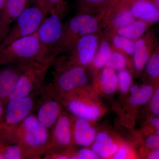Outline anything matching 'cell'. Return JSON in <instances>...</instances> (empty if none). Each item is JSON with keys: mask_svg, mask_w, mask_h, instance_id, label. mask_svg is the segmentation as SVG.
<instances>
[{"mask_svg": "<svg viewBox=\"0 0 159 159\" xmlns=\"http://www.w3.org/2000/svg\"><path fill=\"white\" fill-rule=\"evenodd\" d=\"M65 8L60 7L51 11L38 30L40 48L38 61L52 65L57 56L64 28L63 16Z\"/></svg>", "mask_w": 159, "mask_h": 159, "instance_id": "1", "label": "cell"}, {"mask_svg": "<svg viewBox=\"0 0 159 159\" xmlns=\"http://www.w3.org/2000/svg\"><path fill=\"white\" fill-rule=\"evenodd\" d=\"M19 135L20 145L28 158L39 157L48 149L51 140L49 130L34 115L30 114L21 122Z\"/></svg>", "mask_w": 159, "mask_h": 159, "instance_id": "2", "label": "cell"}, {"mask_svg": "<svg viewBox=\"0 0 159 159\" xmlns=\"http://www.w3.org/2000/svg\"><path fill=\"white\" fill-rule=\"evenodd\" d=\"M99 17L88 13H77L64 24L62 40L57 56L68 52L80 38L99 32L100 25Z\"/></svg>", "mask_w": 159, "mask_h": 159, "instance_id": "3", "label": "cell"}, {"mask_svg": "<svg viewBox=\"0 0 159 159\" xmlns=\"http://www.w3.org/2000/svg\"><path fill=\"white\" fill-rule=\"evenodd\" d=\"M40 45L37 32L19 39L5 47H0V65L26 64L38 60Z\"/></svg>", "mask_w": 159, "mask_h": 159, "instance_id": "4", "label": "cell"}, {"mask_svg": "<svg viewBox=\"0 0 159 159\" xmlns=\"http://www.w3.org/2000/svg\"><path fill=\"white\" fill-rule=\"evenodd\" d=\"M51 64L35 61L24 64L22 74L8 100L23 98L42 89L46 74Z\"/></svg>", "mask_w": 159, "mask_h": 159, "instance_id": "5", "label": "cell"}, {"mask_svg": "<svg viewBox=\"0 0 159 159\" xmlns=\"http://www.w3.org/2000/svg\"><path fill=\"white\" fill-rule=\"evenodd\" d=\"M85 67L55 64L51 89L59 98L85 86L89 81Z\"/></svg>", "mask_w": 159, "mask_h": 159, "instance_id": "6", "label": "cell"}, {"mask_svg": "<svg viewBox=\"0 0 159 159\" xmlns=\"http://www.w3.org/2000/svg\"><path fill=\"white\" fill-rule=\"evenodd\" d=\"M46 16L44 10L39 6L26 8L0 43V47H5L19 39L37 32Z\"/></svg>", "mask_w": 159, "mask_h": 159, "instance_id": "7", "label": "cell"}, {"mask_svg": "<svg viewBox=\"0 0 159 159\" xmlns=\"http://www.w3.org/2000/svg\"><path fill=\"white\" fill-rule=\"evenodd\" d=\"M99 43V35L98 33L83 36L66 52L69 53L68 57H60L57 61L65 66L86 67L92 64Z\"/></svg>", "mask_w": 159, "mask_h": 159, "instance_id": "8", "label": "cell"}, {"mask_svg": "<svg viewBox=\"0 0 159 159\" xmlns=\"http://www.w3.org/2000/svg\"><path fill=\"white\" fill-rule=\"evenodd\" d=\"M72 132L70 119L61 112L53 129L51 143L47 152L53 155L52 158L62 159L61 150L70 145Z\"/></svg>", "mask_w": 159, "mask_h": 159, "instance_id": "9", "label": "cell"}, {"mask_svg": "<svg viewBox=\"0 0 159 159\" xmlns=\"http://www.w3.org/2000/svg\"><path fill=\"white\" fill-rule=\"evenodd\" d=\"M49 87L51 96L41 102L36 116L40 124L48 130L54 127L62 112L59 98L52 90L51 86Z\"/></svg>", "mask_w": 159, "mask_h": 159, "instance_id": "10", "label": "cell"}, {"mask_svg": "<svg viewBox=\"0 0 159 159\" xmlns=\"http://www.w3.org/2000/svg\"><path fill=\"white\" fill-rule=\"evenodd\" d=\"M28 0H6L0 11V43L27 6Z\"/></svg>", "mask_w": 159, "mask_h": 159, "instance_id": "11", "label": "cell"}, {"mask_svg": "<svg viewBox=\"0 0 159 159\" xmlns=\"http://www.w3.org/2000/svg\"><path fill=\"white\" fill-rule=\"evenodd\" d=\"M34 105V99L31 95L9 100L5 114L6 124L13 125L21 123L31 114Z\"/></svg>", "mask_w": 159, "mask_h": 159, "instance_id": "12", "label": "cell"}, {"mask_svg": "<svg viewBox=\"0 0 159 159\" xmlns=\"http://www.w3.org/2000/svg\"><path fill=\"white\" fill-rule=\"evenodd\" d=\"M60 101L66 106L70 112L80 119L93 121L98 119L100 116V111L98 107L80 99L62 97L60 98Z\"/></svg>", "mask_w": 159, "mask_h": 159, "instance_id": "13", "label": "cell"}, {"mask_svg": "<svg viewBox=\"0 0 159 159\" xmlns=\"http://www.w3.org/2000/svg\"><path fill=\"white\" fill-rule=\"evenodd\" d=\"M24 64L0 70V99L8 98L22 74Z\"/></svg>", "mask_w": 159, "mask_h": 159, "instance_id": "14", "label": "cell"}, {"mask_svg": "<svg viewBox=\"0 0 159 159\" xmlns=\"http://www.w3.org/2000/svg\"><path fill=\"white\" fill-rule=\"evenodd\" d=\"M129 9L135 19L147 23L159 22V9L148 0H136Z\"/></svg>", "mask_w": 159, "mask_h": 159, "instance_id": "15", "label": "cell"}, {"mask_svg": "<svg viewBox=\"0 0 159 159\" xmlns=\"http://www.w3.org/2000/svg\"><path fill=\"white\" fill-rule=\"evenodd\" d=\"M74 140L80 146H89L95 141L96 130L90 125L89 121L78 118L74 123Z\"/></svg>", "mask_w": 159, "mask_h": 159, "instance_id": "16", "label": "cell"}, {"mask_svg": "<svg viewBox=\"0 0 159 159\" xmlns=\"http://www.w3.org/2000/svg\"><path fill=\"white\" fill-rule=\"evenodd\" d=\"M146 37H141L134 41L133 61L134 68L141 72L146 66L151 56L150 46Z\"/></svg>", "mask_w": 159, "mask_h": 159, "instance_id": "17", "label": "cell"}, {"mask_svg": "<svg viewBox=\"0 0 159 159\" xmlns=\"http://www.w3.org/2000/svg\"><path fill=\"white\" fill-rule=\"evenodd\" d=\"M135 20V18L129 9L124 8L119 10L107 21L108 25V32L112 36L118 29L128 25Z\"/></svg>", "mask_w": 159, "mask_h": 159, "instance_id": "18", "label": "cell"}, {"mask_svg": "<svg viewBox=\"0 0 159 159\" xmlns=\"http://www.w3.org/2000/svg\"><path fill=\"white\" fill-rule=\"evenodd\" d=\"M148 28V23L142 20H135L128 25L118 29L115 34L135 41L142 37Z\"/></svg>", "mask_w": 159, "mask_h": 159, "instance_id": "19", "label": "cell"}, {"mask_svg": "<svg viewBox=\"0 0 159 159\" xmlns=\"http://www.w3.org/2000/svg\"><path fill=\"white\" fill-rule=\"evenodd\" d=\"M129 102L132 105L140 106L146 104L150 101L154 93L152 86L145 85L139 87V86H133L130 88Z\"/></svg>", "mask_w": 159, "mask_h": 159, "instance_id": "20", "label": "cell"}, {"mask_svg": "<svg viewBox=\"0 0 159 159\" xmlns=\"http://www.w3.org/2000/svg\"><path fill=\"white\" fill-rule=\"evenodd\" d=\"M112 49L107 40L104 39L99 43L92 64L94 69L99 70L105 66L111 54Z\"/></svg>", "mask_w": 159, "mask_h": 159, "instance_id": "21", "label": "cell"}, {"mask_svg": "<svg viewBox=\"0 0 159 159\" xmlns=\"http://www.w3.org/2000/svg\"><path fill=\"white\" fill-rule=\"evenodd\" d=\"M100 81L102 90L108 95L113 93L118 85V76L115 70L107 67L102 70Z\"/></svg>", "mask_w": 159, "mask_h": 159, "instance_id": "22", "label": "cell"}, {"mask_svg": "<svg viewBox=\"0 0 159 159\" xmlns=\"http://www.w3.org/2000/svg\"><path fill=\"white\" fill-rule=\"evenodd\" d=\"M134 41L124 36L115 34L112 36V49L119 51L124 55L133 56Z\"/></svg>", "mask_w": 159, "mask_h": 159, "instance_id": "23", "label": "cell"}, {"mask_svg": "<svg viewBox=\"0 0 159 159\" xmlns=\"http://www.w3.org/2000/svg\"><path fill=\"white\" fill-rule=\"evenodd\" d=\"M127 64L125 55L116 50H113L105 67L116 70L120 71L125 69Z\"/></svg>", "mask_w": 159, "mask_h": 159, "instance_id": "24", "label": "cell"}, {"mask_svg": "<svg viewBox=\"0 0 159 159\" xmlns=\"http://www.w3.org/2000/svg\"><path fill=\"white\" fill-rule=\"evenodd\" d=\"M118 147L113 143L110 144H101L95 142L92 149L98 155L99 158H107L115 154Z\"/></svg>", "mask_w": 159, "mask_h": 159, "instance_id": "25", "label": "cell"}, {"mask_svg": "<svg viewBox=\"0 0 159 159\" xmlns=\"http://www.w3.org/2000/svg\"><path fill=\"white\" fill-rule=\"evenodd\" d=\"M145 67L146 73L151 78L159 77V49L151 55Z\"/></svg>", "mask_w": 159, "mask_h": 159, "instance_id": "26", "label": "cell"}, {"mask_svg": "<svg viewBox=\"0 0 159 159\" xmlns=\"http://www.w3.org/2000/svg\"><path fill=\"white\" fill-rule=\"evenodd\" d=\"M117 76L119 89L123 93H126L130 89L132 81L130 73L123 69L119 71Z\"/></svg>", "mask_w": 159, "mask_h": 159, "instance_id": "27", "label": "cell"}, {"mask_svg": "<svg viewBox=\"0 0 159 159\" xmlns=\"http://www.w3.org/2000/svg\"><path fill=\"white\" fill-rule=\"evenodd\" d=\"M3 157L6 159H20L28 157L21 145H19L8 147L3 154Z\"/></svg>", "mask_w": 159, "mask_h": 159, "instance_id": "28", "label": "cell"}, {"mask_svg": "<svg viewBox=\"0 0 159 159\" xmlns=\"http://www.w3.org/2000/svg\"><path fill=\"white\" fill-rule=\"evenodd\" d=\"M107 0H80L78 13L93 14V7L105 2Z\"/></svg>", "mask_w": 159, "mask_h": 159, "instance_id": "29", "label": "cell"}, {"mask_svg": "<svg viewBox=\"0 0 159 159\" xmlns=\"http://www.w3.org/2000/svg\"><path fill=\"white\" fill-rule=\"evenodd\" d=\"M65 7L63 0H45L44 11L46 15L54 9Z\"/></svg>", "mask_w": 159, "mask_h": 159, "instance_id": "30", "label": "cell"}, {"mask_svg": "<svg viewBox=\"0 0 159 159\" xmlns=\"http://www.w3.org/2000/svg\"><path fill=\"white\" fill-rule=\"evenodd\" d=\"M150 110L154 116L159 115V86L156 90L154 91L150 99Z\"/></svg>", "mask_w": 159, "mask_h": 159, "instance_id": "31", "label": "cell"}, {"mask_svg": "<svg viewBox=\"0 0 159 159\" xmlns=\"http://www.w3.org/2000/svg\"><path fill=\"white\" fill-rule=\"evenodd\" d=\"M98 156L93 150L87 148H83L80 149L77 152V156L74 159H97Z\"/></svg>", "mask_w": 159, "mask_h": 159, "instance_id": "32", "label": "cell"}, {"mask_svg": "<svg viewBox=\"0 0 159 159\" xmlns=\"http://www.w3.org/2000/svg\"><path fill=\"white\" fill-rule=\"evenodd\" d=\"M145 144L151 151L159 150V135L156 134L149 135L145 140Z\"/></svg>", "mask_w": 159, "mask_h": 159, "instance_id": "33", "label": "cell"}, {"mask_svg": "<svg viewBox=\"0 0 159 159\" xmlns=\"http://www.w3.org/2000/svg\"><path fill=\"white\" fill-rule=\"evenodd\" d=\"M95 141L101 144H110L113 143L112 139L107 134L104 132H99L96 135Z\"/></svg>", "mask_w": 159, "mask_h": 159, "instance_id": "34", "label": "cell"}, {"mask_svg": "<svg viewBox=\"0 0 159 159\" xmlns=\"http://www.w3.org/2000/svg\"><path fill=\"white\" fill-rule=\"evenodd\" d=\"M128 150L127 147L122 146L117 149L116 152L114 154L113 158L115 159H125L128 155Z\"/></svg>", "mask_w": 159, "mask_h": 159, "instance_id": "35", "label": "cell"}, {"mask_svg": "<svg viewBox=\"0 0 159 159\" xmlns=\"http://www.w3.org/2000/svg\"><path fill=\"white\" fill-rule=\"evenodd\" d=\"M147 159H159V150L151 151L147 156Z\"/></svg>", "mask_w": 159, "mask_h": 159, "instance_id": "36", "label": "cell"}, {"mask_svg": "<svg viewBox=\"0 0 159 159\" xmlns=\"http://www.w3.org/2000/svg\"><path fill=\"white\" fill-rule=\"evenodd\" d=\"M150 123L155 129L159 128V117H154L151 119Z\"/></svg>", "mask_w": 159, "mask_h": 159, "instance_id": "37", "label": "cell"}, {"mask_svg": "<svg viewBox=\"0 0 159 159\" xmlns=\"http://www.w3.org/2000/svg\"><path fill=\"white\" fill-rule=\"evenodd\" d=\"M34 1L37 4V6L40 7L44 11L45 1V0H34Z\"/></svg>", "mask_w": 159, "mask_h": 159, "instance_id": "38", "label": "cell"}, {"mask_svg": "<svg viewBox=\"0 0 159 159\" xmlns=\"http://www.w3.org/2000/svg\"><path fill=\"white\" fill-rule=\"evenodd\" d=\"M3 108L2 105V103L0 102V117L2 116V114L3 113Z\"/></svg>", "mask_w": 159, "mask_h": 159, "instance_id": "39", "label": "cell"}, {"mask_svg": "<svg viewBox=\"0 0 159 159\" xmlns=\"http://www.w3.org/2000/svg\"><path fill=\"white\" fill-rule=\"evenodd\" d=\"M5 1H6V0H0V9H2V8Z\"/></svg>", "mask_w": 159, "mask_h": 159, "instance_id": "40", "label": "cell"}, {"mask_svg": "<svg viewBox=\"0 0 159 159\" xmlns=\"http://www.w3.org/2000/svg\"><path fill=\"white\" fill-rule=\"evenodd\" d=\"M156 6L159 9V0H154Z\"/></svg>", "mask_w": 159, "mask_h": 159, "instance_id": "41", "label": "cell"}, {"mask_svg": "<svg viewBox=\"0 0 159 159\" xmlns=\"http://www.w3.org/2000/svg\"><path fill=\"white\" fill-rule=\"evenodd\" d=\"M155 134L159 135V128L156 129Z\"/></svg>", "mask_w": 159, "mask_h": 159, "instance_id": "42", "label": "cell"}]
</instances>
